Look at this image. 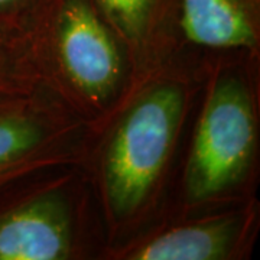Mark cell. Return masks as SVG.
<instances>
[{"mask_svg": "<svg viewBox=\"0 0 260 260\" xmlns=\"http://www.w3.org/2000/svg\"><path fill=\"white\" fill-rule=\"evenodd\" d=\"M204 70V55L178 51L95 132L83 168L100 207L107 247L130 239L162 213Z\"/></svg>", "mask_w": 260, "mask_h": 260, "instance_id": "6da1fadb", "label": "cell"}, {"mask_svg": "<svg viewBox=\"0 0 260 260\" xmlns=\"http://www.w3.org/2000/svg\"><path fill=\"white\" fill-rule=\"evenodd\" d=\"M204 81L160 215L244 204L260 177V55H204Z\"/></svg>", "mask_w": 260, "mask_h": 260, "instance_id": "7a4b0ae2", "label": "cell"}, {"mask_svg": "<svg viewBox=\"0 0 260 260\" xmlns=\"http://www.w3.org/2000/svg\"><path fill=\"white\" fill-rule=\"evenodd\" d=\"M29 42L44 85L95 132L138 87L129 48L93 0H55Z\"/></svg>", "mask_w": 260, "mask_h": 260, "instance_id": "3957f363", "label": "cell"}, {"mask_svg": "<svg viewBox=\"0 0 260 260\" xmlns=\"http://www.w3.org/2000/svg\"><path fill=\"white\" fill-rule=\"evenodd\" d=\"M107 236L80 165L49 169L0 197V260H102Z\"/></svg>", "mask_w": 260, "mask_h": 260, "instance_id": "277c9868", "label": "cell"}, {"mask_svg": "<svg viewBox=\"0 0 260 260\" xmlns=\"http://www.w3.org/2000/svg\"><path fill=\"white\" fill-rule=\"evenodd\" d=\"M94 135L47 85L0 106V197L41 172L84 167Z\"/></svg>", "mask_w": 260, "mask_h": 260, "instance_id": "5b68a950", "label": "cell"}, {"mask_svg": "<svg viewBox=\"0 0 260 260\" xmlns=\"http://www.w3.org/2000/svg\"><path fill=\"white\" fill-rule=\"evenodd\" d=\"M260 233V203L165 214L107 247L102 260H249Z\"/></svg>", "mask_w": 260, "mask_h": 260, "instance_id": "8992f818", "label": "cell"}, {"mask_svg": "<svg viewBox=\"0 0 260 260\" xmlns=\"http://www.w3.org/2000/svg\"><path fill=\"white\" fill-rule=\"evenodd\" d=\"M181 0H93L127 45L139 85L181 51Z\"/></svg>", "mask_w": 260, "mask_h": 260, "instance_id": "52a82bcc", "label": "cell"}, {"mask_svg": "<svg viewBox=\"0 0 260 260\" xmlns=\"http://www.w3.org/2000/svg\"><path fill=\"white\" fill-rule=\"evenodd\" d=\"M181 49L260 55V0H181Z\"/></svg>", "mask_w": 260, "mask_h": 260, "instance_id": "ba28073f", "label": "cell"}, {"mask_svg": "<svg viewBox=\"0 0 260 260\" xmlns=\"http://www.w3.org/2000/svg\"><path fill=\"white\" fill-rule=\"evenodd\" d=\"M42 85L30 42L0 34V106L25 99Z\"/></svg>", "mask_w": 260, "mask_h": 260, "instance_id": "9c48e42d", "label": "cell"}, {"mask_svg": "<svg viewBox=\"0 0 260 260\" xmlns=\"http://www.w3.org/2000/svg\"><path fill=\"white\" fill-rule=\"evenodd\" d=\"M54 3L55 0H0V34L29 41Z\"/></svg>", "mask_w": 260, "mask_h": 260, "instance_id": "30bf717a", "label": "cell"}]
</instances>
